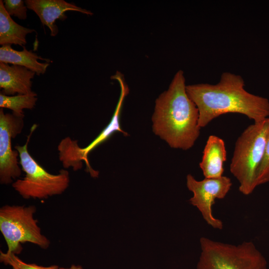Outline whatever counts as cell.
Instances as JSON below:
<instances>
[{
	"label": "cell",
	"mask_w": 269,
	"mask_h": 269,
	"mask_svg": "<svg viewBox=\"0 0 269 269\" xmlns=\"http://www.w3.org/2000/svg\"><path fill=\"white\" fill-rule=\"evenodd\" d=\"M186 90L198 108L201 128L228 113L244 115L254 123L269 118V99L246 91L244 80L239 75L225 72L216 84L188 85Z\"/></svg>",
	"instance_id": "1"
},
{
	"label": "cell",
	"mask_w": 269,
	"mask_h": 269,
	"mask_svg": "<svg viewBox=\"0 0 269 269\" xmlns=\"http://www.w3.org/2000/svg\"><path fill=\"white\" fill-rule=\"evenodd\" d=\"M186 87L184 72L179 70L168 89L155 100L152 117L155 134L171 147L184 150L194 145L201 129L198 108L188 95Z\"/></svg>",
	"instance_id": "2"
},
{
	"label": "cell",
	"mask_w": 269,
	"mask_h": 269,
	"mask_svg": "<svg viewBox=\"0 0 269 269\" xmlns=\"http://www.w3.org/2000/svg\"><path fill=\"white\" fill-rule=\"evenodd\" d=\"M269 131L268 118L249 126L235 142L230 171L244 195H250L257 187V172L264 155Z\"/></svg>",
	"instance_id": "3"
},
{
	"label": "cell",
	"mask_w": 269,
	"mask_h": 269,
	"mask_svg": "<svg viewBox=\"0 0 269 269\" xmlns=\"http://www.w3.org/2000/svg\"><path fill=\"white\" fill-rule=\"evenodd\" d=\"M37 126L31 128L25 143L15 146L19 157V163L25 176L12 184L14 189L24 199H46L60 195L68 187L70 177L68 171L61 169L57 174L48 172L29 154L27 145L32 133Z\"/></svg>",
	"instance_id": "4"
},
{
	"label": "cell",
	"mask_w": 269,
	"mask_h": 269,
	"mask_svg": "<svg viewBox=\"0 0 269 269\" xmlns=\"http://www.w3.org/2000/svg\"><path fill=\"white\" fill-rule=\"evenodd\" d=\"M197 269H268L264 255L252 242L232 245L202 237Z\"/></svg>",
	"instance_id": "5"
},
{
	"label": "cell",
	"mask_w": 269,
	"mask_h": 269,
	"mask_svg": "<svg viewBox=\"0 0 269 269\" xmlns=\"http://www.w3.org/2000/svg\"><path fill=\"white\" fill-rule=\"evenodd\" d=\"M35 206L5 205L0 208V231L7 247V252L21 253V244L30 243L46 249L50 244L41 233L34 218Z\"/></svg>",
	"instance_id": "6"
},
{
	"label": "cell",
	"mask_w": 269,
	"mask_h": 269,
	"mask_svg": "<svg viewBox=\"0 0 269 269\" xmlns=\"http://www.w3.org/2000/svg\"><path fill=\"white\" fill-rule=\"evenodd\" d=\"M111 78L119 82L121 93L115 112L108 126L85 147H80L77 141L72 140L69 137L62 139L58 146L59 159L65 168L72 167L74 170H79L82 166V161H84L87 165V171L93 177H97L99 172L93 170L91 167L88 159V154L99 145L107 140L116 132H120L124 135H127V133L121 128L120 117L125 98L129 94V89L123 75L119 71H117Z\"/></svg>",
	"instance_id": "7"
},
{
	"label": "cell",
	"mask_w": 269,
	"mask_h": 269,
	"mask_svg": "<svg viewBox=\"0 0 269 269\" xmlns=\"http://www.w3.org/2000/svg\"><path fill=\"white\" fill-rule=\"evenodd\" d=\"M186 185L193 194L189 200L190 204L197 208L209 225L222 229L223 223L213 216L212 207L215 199H223L227 195L232 185L231 179L223 175L198 181L189 174L186 176Z\"/></svg>",
	"instance_id": "8"
},
{
	"label": "cell",
	"mask_w": 269,
	"mask_h": 269,
	"mask_svg": "<svg viewBox=\"0 0 269 269\" xmlns=\"http://www.w3.org/2000/svg\"><path fill=\"white\" fill-rule=\"evenodd\" d=\"M23 118L0 110V182L2 184L12 183L21 174L18 162L19 154L16 150H12L11 139L21 132Z\"/></svg>",
	"instance_id": "9"
},
{
	"label": "cell",
	"mask_w": 269,
	"mask_h": 269,
	"mask_svg": "<svg viewBox=\"0 0 269 269\" xmlns=\"http://www.w3.org/2000/svg\"><path fill=\"white\" fill-rule=\"evenodd\" d=\"M25 3L28 8L35 12L42 24L49 28L50 34L53 36L58 32V27L55 23L56 20L66 19L65 12L74 11L87 15L93 14L90 10L63 0H26Z\"/></svg>",
	"instance_id": "10"
},
{
	"label": "cell",
	"mask_w": 269,
	"mask_h": 269,
	"mask_svg": "<svg viewBox=\"0 0 269 269\" xmlns=\"http://www.w3.org/2000/svg\"><path fill=\"white\" fill-rule=\"evenodd\" d=\"M35 73L25 67L0 62V88L6 96L28 95Z\"/></svg>",
	"instance_id": "11"
},
{
	"label": "cell",
	"mask_w": 269,
	"mask_h": 269,
	"mask_svg": "<svg viewBox=\"0 0 269 269\" xmlns=\"http://www.w3.org/2000/svg\"><path fill=\"white\" fill-rule=\"evenodd\" d=\"M227 159L224 141L210 135L206 141L199 166L205 178H218L223 176L224 164Z\"/></svg>",
	"instance_id": "12"
},
{
	"label": "cell",
	"mask_w": 269,
	"mask_h": 269,
	"mask_svg": "<svg viewBox=\"0 0 269 269\" xmlns=\"http://www.w3.org/2000/svg\"><path fill=\"white\" fill-rule=\"evenodd\" d=\"M48 62L49 59H44L37 54L23 47L22 51L13 49L11 45L2 46L0 48V62L22 66L34 72L37 75L43 74L49 66L48 63H41L38 60Z\"/></svg>",
	"instance_id": "13"
},
{
	"label": "cell",
	"mask_w": 269,
	"mask_h": 269,
	"mask_svg": "<svg viewBox=\"0 0 269 269\" xmlns=\"http://www.w3.org/2000/svg\"><path fill=\"white\" fill-rule=\"evenodd\" d=\"M34 31L15 22L7 13L3 1L0 0V44L2 46L18 45L24 46L26 36Z\"/></svg>",
	"instance_id": "14"
},
{
	"label": "cell",
	"mask_w": 269,
	"mask_h": 269,
	"mask_svg": "<svg viewBox=\"0 0 269 269\" xmlns=\"http://www.w3.org/2000/svg\"><path fill=\"white\" fill-rule=\"evenodd\" d=\"M37 100V94L32 92L28 95L6 96L0 94V107L12 111V114L18 117H24L23 109H32Z\"/></svg>",
	"instance_id": "15"
},
{
	"label": "cell",
	"mask_w": 269,
	"mask_h": 269,
	"mask_svg": "<svg viewBox=\"0 0 269 269\" xmlns=\"http://www.w3.org/2000/svg\"><path fill=\"white\" fill-rule=\"evenodd\" d=\"M0 261L4 265L11 267L12 269H58L59 268L56 265L43 267L35 264H27L20 260L17 255L7 251L0 252Z\"/></svg>",
	"instance_id": "16"
},
{
	"label": "cell",
	"mask_w": 269,
	"mask_h": 269,
	"mask_svg": "<svg viewBox=\"0 0 269 269\" xmlns=\"http://www.w3.org/2000/svg\"><path fill=\"white\" fill-rule=\"evenodd\" d=\"M269 182V131L267 136L265 153L256 175L257 186Z\"/></svg>",
	"instance_id": "17"
},
{
	"label": "cell",
	"mask_w": 269,
	"mask_h": 269,
	"mask_svg": "<svg viewBox=\"0 0 269 269\" xmlns=\"http://www.w3.org/2000/svg\"><path fill=\"white\" fill-rule=\"evenodd\" d=\"M4 7L7 13L11 16L14 15L20 19L27 18L26 5L21 0H4Z\"/></svg>",
	"instance_id": "18"
},
{
	"label": "cell",
	"mask_w": 269,
	"mask_h": 269,
	"mask_svg": "<svg viewBox=\"0 0 269 269\" xmlns=\"http://www.w3.org/2000/svg\"><path fill=\"white\" fill-rule=\"evenodd\" d=\"M58 269H83V268L79 265H72L69 268H59Z\"/></svg>",
	"instance_id": "19"
}]
</instances>
